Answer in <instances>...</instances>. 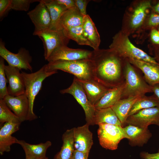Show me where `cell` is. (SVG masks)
Returning a JSON list of instances; mask_svg holds the SVG:
<instances>
[{"label": "cell", "instance_id": "cell-1", "mask_svg": "<svg viewBox=\"0 0 159 159\" xmlns=\"http://www.w3.org/2000/svg\"><path fill=\"white\" fill-rule=\"evenodd\" d=\"M90 59L93 64L95 78L99 81L110 88L125 82L124 70L126 59L110 49L94 50Z\"/></svg>", "mask_w": 159, "mask_h": 159}, {"label": "cell", "instance_id": "cell-2", "mask_svg": "<svg viewBox=\"0 0 159 159\" xmlns=\"http://www.w3.org/2000/svg\"><path fill=\"white\" fill-rule=\"evenodd\" d=\"M45 65L47 72L59 70L73 75L78 80L95 79L93 64L90 59L73 61L58 60L49 62Z\"/></svg>", "mask_w": 159, "mask_h": 159}, {"label": "cell", "instance_id": "cell-3", "mask_svg": "<svg viewBox=\"0 0 159 159\" xmlns=\"http://www.w3.org/2000/svg\"><path fill=\"white\" fill-rule=\"evenodd\" d=\"M125 85L121 99L131 97H141L152 92V87L135 67L125 59L124 70Z\"/></svg>", "mask_w": 159, "mask_h": 159}, {"label": "cell", "instance_id": "cell-4", "mask_svg": "<svg viewBox=\"0 0 159 159\" xmlns=\"http://www.w3.org/2000/svg\"><path fill=\"white\" fill-rule=\"evenodd\" d=\"M109 47L123 59H133L159 65L155 57L136 47L131 42L128 36L121 32L113 37L112 42Z\"/></svg>", "mask_w": 159, "mask_h": 159}, {"label": "cell", "instance_id": "cell-5", "mask_svg": "<svg viewBox=\"0 0 159 159\" xmlns=\"http://www.w3.org/2000/svg\"><path fill=\"white\" fill-rule=\"evenodd\" d=\"M57 73V71L47 72L45 65L37 71L30 73L21 72L25 87V94L29 101V109L27 120H34L37 116L33 111V106L36 97L41 90L43 81L47 77Z\"/></svg>", "mask_w": 159, "mask_h": 159}, {"label": "cell", "instance_id": "cell-6", "mask_svg": "<svg viewBox=\"0 0 159 159\" xmlns=\"http://www.w3.org/2000/svg\"><path fill=\"white\" fill-rule=\"evenodd\" d=\"M98 126L97 132L99 142L104 148L115 150L120 141L127 138L122 126L105 123Z\"/></svg>", "mask_w": 159, "mask_h": 159}, {"label": "cell", "instance_id": "cell-7", "mask_svg": "<svg viewBox=\"0 0 159 159\" xmlns=\"http://www.w3.org/2000/svg\"><path fill=\"white\" fill-rule=\"evenodd\" d=\"M60 92L62 94L68 93L72 95L83 108L86 123L89 125H95L94 117L96 109L89 101L80 83L75 77H74L69 87L60 90Z\"/></svg>", "mask_w": 159, "mask_h": 159}, {"label": "cell", "instance_id": "cell-8", "mask_svg": "<svg viewBox=\"0 0 159 159\" xmlns=\"http://www.w3.org/2000/svg\"><path fill=\"white\" fill-rule=\"evenodd\" d=\"M33 35L38 36L43 42L44 57L46 60L56 48L62 46H67L69 40L65 35L62 30H55L49 28L33 32Z\"/></svg>", "mask_w": 159, "mask_h": 159}, {"label": "cell", "instance_id": "cell-9", "mask_svg": "<svg viewBox=\"0 0 159 159\" xmlns=\"http://www.w3.org/2000/svg\"><path fill=\"white\" fill-rule=\"evenodd\" d=\"M0 56L5 60L8 65L19 68L32 72L31 63L32 57L29 51L25 48H20L17 53H12L5 47V43L1 39L0 41Z\"/></svg>", "mask_w": 159, "mask_h": 159}, {"label": "cell", "instance_id": "cell-10", "mask_svg": "<svg viewBox=\"0 0 159 159\" xmlns=\"http://www.w3.org/2000/svg\"><path fill=\"white\" fill-rule=\"evenodd\" d=\"M126 124L144 128L152 124L159 126V107L143 109L129 116Z\"/></svg>", "mask_w": 159, "mask_h": 159}, {"label": "cell", "instance_id": "cell-11", "mask_svg": "<svg viewBox=\"0 0 159 159\" xmlns=\"http://www.w3.org/2000/svg\"><path fill=\"white\" fill-rule=\"evenodd\" d=\"M92 51L83 49H72L67 46L56 48L47 60L48 62L58 60L73 61L90 59Z\"/></svg>", "mask_w": 159, "mask_h": 159}, {"label": "cell", "instance_id": "cell-12", "mask_svg": "<svg viewBox=\"0 0 159 159\" xmlns=\"http://www.w3.org/2000/svg\"><path fill=\"white\" fill-rule=\"evenodd\" d=\"M4 70L9 83L7 87L8 95L16 96L25 93L24 81L20 69L8 65L5 66Z\"/></svg>", "mask_w": 159, "mask_h": 159}, {"label": "cell", "instance_id": "cell-13", "mask_svg": "<svg viewBox=\"0 0 159 159\" xmlns=\"http://www.w3.org/2000/svg\"><path fill=\"white\" fill-rule=\"evenodd\" d=\"M27 14L33 24L35 28L34 32H40L49 28L51 19L49 11L43 0Z\"/></svg>", "mask_w": 159, "mask_h": 159}, {"label": "cell", "instance_id": "cell-14", "mask_svg": "<svg viewBox=\"0 0 159 159\" xmlns=\"http://www.w3.org/2000/svg\"><path fill=\"white\" fill-rule=\"evenodd\" d=\"M89 126L86 123L73 128L75 150L88 155L93 144L92 134Z\"/></svg>", "mask_w": 159, "mask_h": 159}, {"label": "cell", "instance_id": "cell-15", "mask_svg": "<svg viewBox=\"0 0 159 159\" xmlns=\"http://www.w3.org/2000/svg\"><path fill=\"white\" fill-rule=\"evenodd\" d=\"M3 99L9 108L18 117L21 122L27 120L29 103L25 93L16 96L8 95Z\"/></svg>", "mask_w": 159, "mask_h": 159}, {"label": "cell", "instance_id": "cell-16", "mask_svg": "<svg viewBox=\"0 0 159 159\" xmlns=\"http://www.w3.org/2000/svg\"><path fill=\"white\" fill-rule=\"evenodd\" d=\"M123 130L132 146H142L146 144L152 137V134L148 128H144L128 125L123 127Z\"/></svg>", "mask_w": 159, "mask_h": 159}, {"label": "cell", "instance_id": "cell-17", "mask_svg": "<svg viewBox=\"0 0 159 159\" xmlns=\"http://www.w3.org/2000/svg\"><path fill=\"white\" fill-rule=\"evenodd\" d=\"M129 62L143 73L146 82L151 87L159 84V65L133 59H127Z\"/></svg>", "mask_w": 159, "mask_h": 159}, {"label": "cell", "instance_id": "cell-18", "mask_svg": "<svg viewBox=\"0 0 159 159\" xmlns=\"http://www.w3.org/2000/svg\"><path fill=\"white\" fill-rule=\"evenodd\" d=\"M77 80L82 87L89 101L94 106L110 88L96 79L84 81Z\"/></svg>", "mask_w": 159, "mask_h": 159}, {"label": "cell", "instance_id": "cell-19", "mask_svg": "<svg viewBox=\"0 0 159 159\" xmlns=\"http://www.w3.org/2000/svg\"><path fill=\"white\" fill-rule=\"evenodd\" d=\"M20 123L6 122L0 130V154L3 155L5 152L11 150L12 145L17 143L18 139L12 136V134L18 131Z\"/></svg>", "mask_w": 159, "mask_h": 159}, {"label": "cell", "instance_id": "cell-20", "mask_svg": "<svg viewBox=\"0 0 159 159\" xmlns=\"http://www.w3.org/2000/svg\"><path fill=\"white\" fill-rule=\"evenodd\" d=\"M125 85V82L122 84L110 88L100 100L95 105L96 109L111 107L121 98Z\"/></svg>", "mask_w": 159, "mask_h": 159}, {"label": "cell", "instance_id": "cell-21", "mask_svg": "<svg viewBox=\"0 0 159 159\" xmlns=\"http://www.w3.org/2000/svg\"><path fill=\"white\" fill-rule=\"evenodd\" d=\"M84 36L91 44L94 50L99 49L101 40L95 24L88 15L84 16L82 24Z\"/></svg>", "mask_w": 159, "mask_h": 159}, {"label": "cell", "instance_id": "cell-22", "mask_svg": "<svg viewBox=\"0 0 159 159\" xmlns=\"http://www.w3.org/2000/svg\"><path fill=\"white\" fill-rule=\"evenodd\" d=\"M47 8L50 16L51 23L49 29L55 30H62L60 26L61 18L67 9L58 4L55 0H43Z\"/></svg>", "mask_w": 159, "mask_h": 159}, {"label": "cell", "instance_id": "cell-23", "mask_svg": "<svg viewBox=\"0 0 159 159\" xmlns=\"http://www.w3.org/2000/svg\"><path fill=\"white\" fill-rule=\"evenodd\" d=\"M84 16L76 6L65 11L60 20L61 29L78 27L82 25Z\"/></svg>", "mask_w": 159, "mask_h": 159}, {"label": "cell", "instance_id": "cell-24", "mask_svg": "<svg viewBox=\"0 0 159 159\" xmlns=\"http://www.w3.org/2000/svg\"><path fill=\"white\" fill-rule=\"evenodd\" d=\"M17 144L20 145L23 149L25 156L39 158H45L47 149L52 145L50 141L37 144H32L23 140H18Z\"/></svg>", "mask_w": 159, "mask_h": 159}, {"label": "cell", "instance_id": "cell-25", "mask_svg": "<svg viewBox=\"0 0 159 159\" xmlns=\"http://www.w3.org/2000/svg\"><path fill=\"white\" fill-rule=\"evenodd\" d=\"M62 145L55 159H72L75 148L73 128L67 129L62 136Z\"/></svg>", "mask_w": 159, "mask_h": 159}, {"label": "cell", "instance_id": "cell-26", "mask_svg": "<svg viewBox=\"0 0 159 159\" xmlns=\"http://www.w3.org/2000/svg\"><path fill=\"white\" fill-rule=\"evenodd\" d=\"M140 97H131L121 99L111 107L123 126L126 124L129 112L135 102Z\"/></svg>", "mask_w": 159, "mask_h": 159}, {"label": "cell", "instance_id": "cell-27", "mask_svg": "<svg viewBox=\"0 0 159 159\" xmlns=\"http://www.w3.org/2000/svg\"><path fill=\"white\" fill-rule=\"evenodd\" d=\"M151 6L150 1H142L135 8L131 14L129 21V25L132 29L135 30L140 27L144 21L148 10Z\"/></svg>", "mask_w": 159, "mask_h": 159}, {"label": "cell", "instance_id": "cell-28", "mask_svg": "<svg viewBox=\"0 0 159 159\" xmlns=\"http://www.w3.org/2000/svg\"><path fill=\"white\" fill-rule=\"evenodd\" d=\"M95 125L101 123L117 125L122 127L116 115L111 107L96 109L94 117Z\"/></svg>", "mask_w": 159, "mask_h": 159}, {"label": "cell", "instance_id": "cell-29", "mask_svg": "<svg viewBox=\"0 0 159 159\" xmlns=\"http://www.w3.org/2000/svg\"><path fill=\"white\" fill-rule=\"evenodd\" d=\"M156 107H159V99L155 94L148 96L144 95L140 97L133 104L128 116L141 110Z\"/></svg>", "mask_w": 159, "mask_h": 159}, {"label": "cell", "instance_id": "cell-30", "mask_svg": "<svg viewBox=\"0 0 159 159\" xmlns=\"http://www.w3.org/2000/svg\"><path fill=\"white\" fill-rule=\"evenodd\" d=\"M62 30L65 35L69 39L74 40L79 45H86L91 47L90 44L84 35L82 25L64 28Z\"/></svg>", "mask_w": 159, "mask_h": 159}, {"label": "cell", "instance_id": "cell-31", "mask_svg": "<svg viewBox=\"0 0 159 159\" xmlns=\"http://www.w3.org/2000/svg\"><path fill=\"white\" fill-rule=\"evenodd\" d=\"M21 123L18 117L11 112L3 99H0V124L2 126L6 122Z\"/></svg>", "mask_w": 159, "mask_h": 159}, {"label": "cell", "instance_id": "cell-32", "mask_svg": "<svg viewBox=\"0 0 159 159\" xmlns=\"http://www.w3.org/2000/svg\"><path fill=\"white\" fill-rule=\"evenodd\" d=\"M4 59L2 57L0 59V99H4L8 95L6 86V79L4 67Z\"/></svg>", "mask_w": 159, "mask_h": 159}, {"label": "cell", "instance_id": "cell-33", "mask_svg": "<svg viewBox=\"0 0 159 159\" xmlns=\"http://www.w3.org/2000/svg\"><path fill=\"white\" fill-rule=\"evenodd\" d=\"M38 0H11V9L17 11H27L31 3Z\"/></svg>", "mask_w": 159, "mask_h": 159}, {"label": "cell", "instance_id": "cell-34", "mask_svg": "<svg viewBox=\"0 0 159 159\" xmlns=\"http://www.w3.org/2000/svg\"><path fill=\"white\" fill-rule=\"evenodd\" d=\"M11 0H0V17L2 18L11 9Z\"/></svg>", "mask_w": 159, "mask_h": 159}, {"label": "cell", "instance_id": "cell-35", "mask_svg": "<svg viewBox=\"0 0 159 159\" xmlns=\"http://www.w3.org/2000/svg\"><path fill=\"white\" fill-rule=\"evenodd\" d=\"M75 5L80 13L83 16L87 14L86 8L89 2V0H74Z\"/></svg>", "mask_w": 159, "mask_h": 159}, {"label": "cell", "instance_id": "cell-36", "mask_svg": "<svg viewBox=\"0 0 159 159\" xmlns=\"http://www.w3.org/2000/svg\"><path fill=\"white\" fill-rule=\"evenodd\" d=\"M148 25L151 27L159 25V14L155 13L151 14L147 22Z\"/></svg>", "mask_w": 159, "mask_h": 159}, {"label": "cell", "instance_id": "cell-37", "mask_svg": "<svg viewBox=\"0 0 159 159\" xmlns=\"http://www.w3.org/2000/svg\"><path fill=\"white\" fill-rule=\"evenodd\" d=\"M58 4L64 6L67 9L76 6L74 0H55Z\"/></svg>", "mask_w": 159, "mask_h": 159}, {"label": "cell", "instance_id": "cell-38", "mask_svg": "<svg viewBox=\"0 0 159 159\" xmlns=\"http://www.w3.org/2000/svg\"><path fill=\"white\" fill-rule=\"evenodd\" d=\"M150 38L154 44L159 45V32L156 29L153 28L151 31Z\"/></svg>", "mask_w": 159, "mask_h": 159}, {"label": "cell", "instance_id": "cell-39", "mask_svg": "<svg viewBox=\"0 0 159 159\" xmlns=\"http://www.w3.org/2000/svg\"><path fill=\"white\" fill-rule=\"evenodd\" d=\"M140 155L143 159H159V151L154 153H150L146 152L140 153Z\"/></svg>", "mask_w": 159, "mask_h": 159}, {"label": "cell", "instance_id": "cell-40", "mask_svg": "<svg viewBox=\"0 0 159 159\" xmlns=\"http://www.w3.org/2000/svg\"><path fill=\"white\" fill-rule=\"evenodd\" d=\"M89 155L75 150L72 159H88Z\"/></svg>", "mask_w": 159, "mask_h": 159}, {"label": "cell", "instance_id": "cell-41", "mask_svg": "<svg viewBox=\"0 0 159 159\" xmlns=\"http://www.w3.org/2000/svg\"><path fill=\"white\" fill-rule=\"evenodd\" d=\"M153 92H154L159 99V84H156L152 87Z\"/></svg>", "mask_w": 159, "mask_h": 159}, {"label": "cell", "instance_id": "cell-42", "mask_svg": "<svg viewBox=\"0 0 159 159\" xmlns=\"http://www.w3.org/2000/svg\"><path fill=\"white\" fill-rule=\"evenodd\" d=\"M153 9L155 13L159 14V2L153 6Z\"/></svg>", "mask_w": 159, "mask_h": 159}, {"label": "cell", "instance_id": "cell-43", "mask_svg": "<svg viewBox=\"0 0 159 159\" xmlns=\"http://www.w3.org/2000/svg\"><path fill=\"white\" fill-rule=\"evenodd\" d=\"M26 156L25 159H46L47 158H36L35 157H31L29 156Z\"/></svg>", "mask_w": 159, "mask_h": 159}, {"label": "cell", "instance_id": "cell-44", "mask_svg": "<svg viewBox=\"0 0 159 159\" xmlns=\"http://www.w3.org/2000/svg\"><path fill=\"white\" fill-rule=\"evenodd\" d=\"M155 58L156 61L159 63V51L156 54L155 57Z\"/></svg>", "mask_w": 159, "mask_h": 159}, {"label": "cell", "instance_id": "cell-45", "mask_svg": "<svg viewBox=\"0 0 159 159\" xmlns=\"http://www.w3.org/2000/svg\"><path fill=\"white\" fill-rule=\"evenodd\" d=\"M158 31L159 32V27H158Z\"/></svg>", "mask_w": 159, "mask_h": 159}, {"label": "cell", "instance_id": "cell-46", "mask_svg": "<svg viewBox=\"0 0 159 159\" xmlns=\"http://www.w3.org/2000/svg\"><path fill=\"white\" fill-rule=\"evenodd\" d=\"M46 159H48V158H46Z\"/></svg>", "mask_w": 159, "mask_h": 159}, {"label": "cell", "instance_id": "cell-47", "mask_svg": "<svg viewBox=\"0 0 159 159\" xmlns=\"http://www.w3.org/2000/svg\"></svg>", "mask_w": 159, "mask_h": 159}]
</instances>
